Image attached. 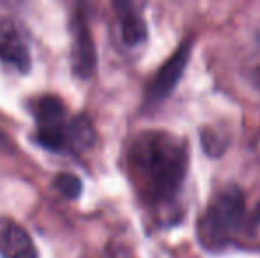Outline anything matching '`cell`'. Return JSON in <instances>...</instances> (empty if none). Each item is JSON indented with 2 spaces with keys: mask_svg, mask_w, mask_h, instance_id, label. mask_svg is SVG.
Here are the masks:
<instances>
[{
  "mask_svg": "<svg viewBox=\"0 0 260 258\" xmlns=\"http://www.w3.org/2000/svg\"><path fill=\"white\" fill-rule=\"evenodd\" d=\"M189 152L184 138L170 131H144L127 149V170L135 190L161 219L175 221L188 177Z\"/></svg>",
  "mask_w": 260,
  "mask_h": 258,
  "instance_id": "cell-1",
  "label": "cell"
},
{
  "mask_svg": "<svg viewBox=\"0 0 260 258\" xmlns=\"http://www.w3.org/2000/svg\"><path fill=\"white\" fill-rule=\"evenodd\" d=\"M119 11L120 39L126 46H138L147 39V23L131 4H115Z\"/></svg>",
  "mask_w": 260,
  "mask_h": 258,
  "instance_id": "cell-8",
  "label": "cell"
},
{
  "mask_svg": "<svg viewBox=\"0 0 260 258\" xmlns=\"http://www.w3.org/2000/svg\"><path fill=\"white\" fill-rule=\"evenodd\" d=\"M246 212L243 191L230 184L209 200L206 210L197 221V237L204 249L211 253L229 248L241 232Z\"/></svg>",
  "mask_w": 260,
  "mask_h": 258,
  "instance_id": "cell-3",
  "label": "cell"
},
{
  "mask_svg": "<svg viewBox=\"0 0 260 258\" xmlns=\"http://www.w3.org/2000/svg\"><path fill=\"white\" fill-rule=\"evenodd\" d=\"M0 256L38 258V249L28 232L9 217H0Z\"/></svg>",
  "mask_w": 260,
  "mask_h": 258,
  "instance_id": "cell-7",
  "label": "cell"
},
{
  "mask_svg": "<svg viewBox=\"0 0 260 258\" xmlns=\"http://www.w3.org/2000/svg\"><path fill=\"white\" fill-rule=\"evenodd\" d=\"M11 147V140L4 131H0V149H9Z\"/></svg>",
  "mask_w": 260,
  "mask_h": 258,
  "instance_id": "cell-11",
  "label": "cell"
},
{
  "mask_svg": "<svg viewBox=\"0 0 260 258\" xmlns=\"http://www.w3.org/2000/svg\"><path fill=\"white\" fill-rule=\"evenodd\" d=\"M0 60L20 72H28L32 65L28 41L20 23L11 16L0 18Z\"/></svg>",
  "mask_w": 260,
  "mask_h": 258,
  "instance_id": "cell-6",
  "label": "cell"
},
{
  "mask_svg": "<svg viewBox=\"0 0 260 258\" xmlns=\"http://www.w3.org/2000/svg\"><path fill=\"white\" fill-rule=\"evenodd\" d=\"M200 138H202L204 149H206L207 154H211L212 158H218L219 154H223V151L226 149V138L221 136L216 129L212 128H206L200 133Z\"/></svg>",
  "mask_w": 260,
  "mask_h": 258,
  "instance_id": "cell-10",
  "label": "cell"
},
{
  "mask_svg": "<svg viewBox=\"0 0 260 258\" xmlns=\"http://www.w3.org/2000/svg\"><path fill=\"white\" fill-rule=\"evenodd\" d=\"M53 188L58 195H62L68 200H76L83 191V184L75 173H58L53 179Z\"/></svg>",
  "mask_w": 260,
  "mask_h": 258,
  "instance_id": "cell-9",
  "label": "cell"
},
{
  "mask_svg": "<svg viewBox=\"0 0 260 258\" xmlns=\"http://www.w3.org/2000/svg\"><path fill=\"white\" fill-rule=\"evenodd\" d=\"M30 112L36 121L34 141L60 156H80L94 147L96 129L87 115H71L64 101L52 94L32 101Z\"/></svg>",
  "mask_w": 260,
  "mask_h": 258,
  "instance_id": "cell-2",
  "label": "cell"
},
{
  "mask_svg": "<svg viewBox=\"0 0 260 258\" xmlns=\"http://www.w3.org/2000/svg\"><path fill=\"white\" fill-rule=\"evenodd\" d=\"M98 67V52L83 13L71 18V69L78 78H90Z\"/></svg>",
  "mask_w": 260,
  "mask_h": 258,
  "instance_id": "cell-4",
  "label": "cell"
},
{
  "mask_svg": "<svg viewBox=\"0 0 260 258\" xmlns=\"http://www.w3.org/2000/svg\"><path fill=\"white\" fill-rule=\"evenodd\" d=\"M191 50H193V39L191 38L184 39L177 46V50L168 57L167 62L157 69L156 76L151 80L147 89V99L151 103L167 99L174 92L179 80L184 75V69L189 62V57H191Z\"/></svg>",
  "mask_w": 260,
  "mask_h": 258,
  "instance_id": "cell-5",
  "label": "cell"
}]
</instances>
